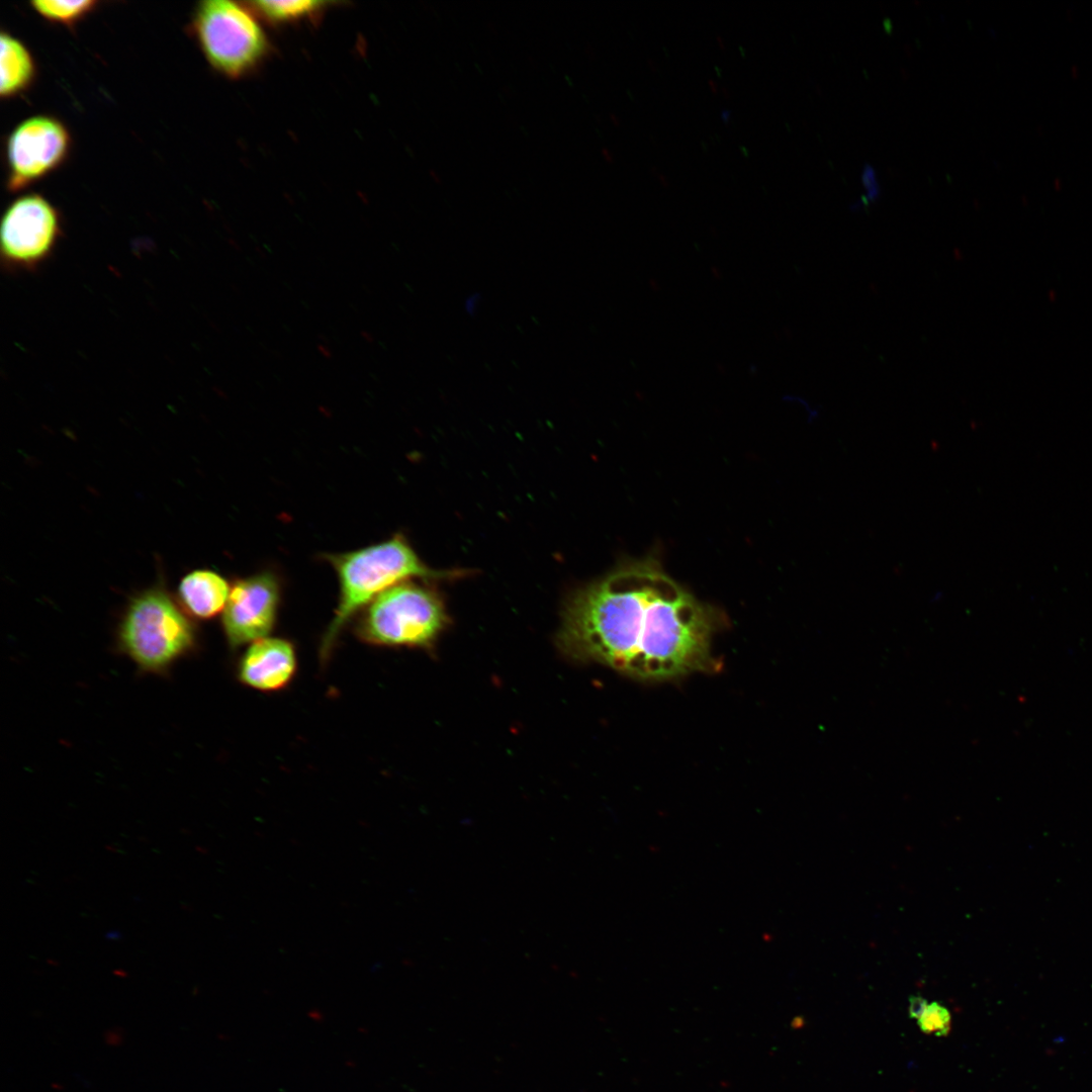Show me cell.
Segmentation results:
<instances>
[{"mask_svg": "<svg viewBox=\"0 0 1092 1092\" xmlns=\"http://www.w3.org/2000/svg\"><path fill=\"white\" fill-rule=\"evenodd\" d=\"M725 623L653 557L622 563L568 599L559 644L639 680H666L719 668L712 640Z\"/></svg>", "mask_w": 1092, "mask_h": 1092, "instance_id": "1", "label": "cell"}, {"mask_svg": "<svg viewBox=\"0 0 1092 1092\" xmlns=\"http://www.w3.org/2000/svg\"><path fill=\"white\" fill-rule=\"evenodd\" d=\"M339 580V602L321 644V658L331 654L345 625L377 596L412 578H441L454 572L438 571L426 565L406 539L399 534L357 550L326 554Z\"/></svg>", "mask_w": 1092, "mask_h": 1092, "instance_id": "2", "label": "cell"}, {"mask_svg": "<svg viewBox=\"0 0 1092 1092\" xmlns=\"http://www.w3.org/2000/svg\"><path fill=\"white\" fill-rule=\"evenodd\" d=\"M197 632L187 613L161 587L139 594L126 608L117 646L140 670L162 674L197 647Z\"/></svg>", "mask_w": 1092, "mask_h": 1092, "instance_id": "3", "label": "cell"}, {"mask_svg": "<svg viewBox=\"0 0 1092 1092\" xmlns=\"http://www.w3.org/2000/svg\"><path fill=\"white\" fill-rule=\"evenodd\" d=\"M446 624L437 593L406 580L377 596L362 611L357 634L377 646H428Z\"/></svg>", "mask_w": 1092, "mask_h": 1092, "instance_id": "4", "label": "cell"}, {"mask_svg": "<svg viewBox=\"0 0 1092 1092\" xmlns=\"http://www.w3.org/2000/svg\"><path fill=\"white\" fill-rule=\"evenodd\" d=\"M190 32L210 66L230 78L250 72L268 51L266 34L251 9L229 0L199 2Z\"/></svg>", "mask_w": 1092, "mask_h": 1092, "instance_id": "5", "label": "cell"}, {"mask_svg": "<svg viewBox=\"0 0 1092 1092\" xmlns=\"http://www.w3.org/2000/svg\"><path fill=\"white\" fill-rule=\"evenodd\" d=\"M61 234L60 214L48 199L36 193L19 196L2 216L3 266L13 271H32L49 259Z\"/></svg>", "mask_w": 1092, "mask_h": 1092, "instance_id": "6", "label": "cell"}, {"mask_svg": "<svg viewBox=\"0 0 1092 1092\" xmlns=\"http://www.w3.org/2000/svg\"><path fill=\"white\" fill-rule=\"evenodd\" d=\"M70 146L69 131L60 120L48 115L22 120L6 143L8 190L24 189L56 170Z\"/></svg>", "mask_w": 1092, "mask_h": 1092, "instance_id": "7", "label": "cell"}, {"mask_svg": "<svg viewBox=\"0 0 1092 1092\" xmlns=\"http://www.w3.org/2000/svg\"><path fill=\"white\" fill-rule=\"evenodd\" d=\"M279 577L264 570L241 578L231 587L222 612V629L231 648L268 637L280 605Z\"/></svg>", "mask_w": 1092, "mask_h": 1092, "instance_id": "8", "label": "cell"}, {"mask_svg": "<svg viewBox=\"0 0 1092 1092\" xmlns=\"http://www.w3.org/2000/svg\"><path fill=\"white\" fill-rule=\"evenodd\" d=\"M296 667L292 643L268 636L252 642L246 649L238 664V678L249 688L274 692L291 681Z\"/></svg>", "mask_w": 1092, "mask_h": 1092, "instance_id": "9", "label": "cell"}, {"mask_svg": "<svg viewBox=\"0 0 1092 1092\" xmlns=\"http://www.w3.org/2000/svg\"><path fill=\"white\" fill-rule=\"evenodd\" d=\"M230 592L231 586L220 574L199 569L182 578L178 598L187 615L198 620H208L223 612Z\"/></svg>", "mask_w": 1092, "mask_h": 1092, "instance_id": "10", "label": "cell"}, {"mask_svg": "<svg viewBox=\"0 0 1092 1092\" xmlns=\"http://www.w3.org/2000/svg\"><path fill=\"white\" fill-rule=\"evenodd\" d=\"M0 47V95L8 99L30 87L35 64L28 49L6 31H1Z\"/></svg>", "mask_w": 1092, "mask_h": 1092, "instance_id": "11", "label": "cell"}, {"mask_svg": "<svg viewBox=\"0 0 1092 1092\" xmlns=\"http://www.w3.org/2000/svg\"><path fill=\"white\" fill-rule=\"evenodd\" d=\"M34 11L49 21L73 25L98 5L94 0H37L30 2Z\"/></svg>", "mask_w": 1092, "mask_h": 1092, "instance_id": "12", "label": "cell"}, {"mask_svg": "<svg viewBox=\"0 0 1092 1092\" xmlns=\"http://www.w3.org/2000/svg\"><path fill=\"white\" fill-rule=\"evenodd\" d=\"M323 1H254L252 10L273 22H283L313 15L323 9Z\"/></svg>", "mask_w": 1092, "mask_h": 1092, "instance_id": "13", "label": "cell"}, {"mask_svg": "<svg viewBox=\"0 0 1092 1092\" xmlns=\"http://www.w3.org/2000/svg\"><path fill=\"white\" fill-rule=\"evenodd\" d=\"M916 1023L925 1034L946 1036L951 1029V1014L943 1004L937 1001L928 1002Z\"/></svg>", "mask_w": 1092, "mask_h": 1092, "instance_id": "14", "label": "cell"}, {"mask_svg": "<svg viewBox=\"0 0 1092 1092\" xmlns=\"http://www.w3.org/2000/svg\"><path fill=\"white\" fill-rule=\"evenodd\" d=\"M928 1001L921 996H912L909 999L908 1012L910 1017L917 1019L925 1009Z\"/></svg>", "mask_w": 1092, "mask_h": 1092, "instance_id": "15", "label": "cell"}, {"mask_svg": "<svg viewBox=\"0 0 1092 1092\" xmlns=\"http://www.w3.org/2000/svg\"><path fill=\"white\" fill-rule=\"evenodd\" d=\"M318 351H320V352H321V353H322V354H323V355H324L325 357H331V352H330V350L328 349V347H326L325 345H318Z\"/></svg>", "mask_w": 1092, "mask_h": 1092, "instance_id": "16", "label": "cell"}]
</instances>
